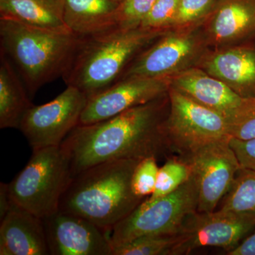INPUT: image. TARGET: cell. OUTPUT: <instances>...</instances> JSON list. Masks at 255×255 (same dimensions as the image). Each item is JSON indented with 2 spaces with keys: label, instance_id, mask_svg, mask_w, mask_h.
I'll return each mask as SVG.
<instances>
[{
  "label": "cell",
  "instance_id": "obj_1",
  "mask_svg": "<svg viewBox=\"0 0 255 255\" xmlns=\"http://www.w3.org/2000/svg\"><path fill=\"white\" fill-rule=\"evenodd\" d=\"M163 96L102 122L75 127L60 145L72 177L107 161L167 156L164 124L168 115H163Z\"/></svg>",
  "mask_w": 255,
  "mask_h": 255
},
{
  "label": "cell",
  "instance_id": "obj_2",
  "mask_svg": "<svg viewBox=\"0 0 255 255\" xmlns=\"http://www.w3.org/2000/svg\"><path fill=\"white\" fill-rule=\"evenodd\" d=\"M140 159L107 161L71 178L58 211L75 215L111 233L144 199L132 192V174Z\"/></svg>",
  "mask_w": 255,
  "mask_h": 255
},
{
  "label": "cell",
  "instance_id": "obj_3",
  "mask_svg": "<svg viewBox=\"0 0 255 255\" xmlns=\"http://www.w3.org/2000/svg\"><path fill=\"white\" fill-rule=\"evenodd\" d=\"M162 34L138 27L83 36L63 80L90 98L120 81L133 60Z\"/></svg>",
  "mask_w": 255,
  "mask_h": 255
},
{
  "label": "cell",
  "instance_id": "obj_4",
  "mask_svg": "<svg viewBox=\"0 0 255 255\" xmlns=\"http://www.w3.org/2000/svg\"><path fill=\"white\" fill-rule=\"evenodd\" d=\"M83 36L45 31L0 18V52L10 60L31 98L46 84L63 78Z\"/></svg>",
  "mask_w": 255,
  "mask_h": 255
},
{
  "label": "cell",
  "instance_id": "obj_5",
  "mask_svg": "<svg viewBox=\"0 0 255 255\" xmlns=\"http://www.w3.org/2000/svg\"><path fill=\"white\" fill-rule=\"evenodd\" d=\"M72 178L70 162L61 146L33 150L24 168L8 184L14 207L44 219L58 211Z\"/></svg>",
  "mask_w": 255,
  "mask_h": 255
},
{
  "label": "cell",
  "instance_id": "obj_6",
  "mask_svg": "<svg viewBox=\"0 0 255 255\" xmlns=\"http://www.w3.org/2000/svg\"><path fill=\"white\" fill-rule=\"evenodd\" d=\"M199 193L194 175L168 195L150 201L147 197L111 231L114 248L147 236H174L189 215L196 212Z\"/></svg>",
  "mask_w": 255,
  "mask_h": 255
},
{
  "label": "cell",
  "instance_id": "obj_7",
  "mask_svg": "<svg viewBox=\"0 0 255 255\" xmlns=\"http://www.w3.org/2000/svg\"><path fill=\"white\" fill-rule=\"evenodd\" d=\"M164 134L169 152L189 159L206 146L231 138L227 119L169 87Z\"/></svg>",
  "mask_w": 255,
  "mask_h": 255
},
{
  "label": "cell",
  "instance_id": "obj_8",
  "mask_svg": "<svg viewBox=\"0 0 255 255\" xmlns=\"http://www.w3.org/2000/svg\"><path fill=\"white\" fill-rule=\"evenodd\" d=\"M255 230V216L228 211H196L184 220L171 255L190 254L199 248H219L229 252L237 248Z\"/></svg>",
  "mask_w": 255,
  "mask_h": 255
},
{
  "label": "cell",
  "instance_id": "obj_9",
  "mask_svg": "<svg viewBox=\"0 0 255 255\" xmlns=\"http://www.w3.org/2000/svg\"><path fill=\"white\" fill-rule=\"evenodd\" d=\"M87 100L85 93L68 86L54 100L32 106L23 115L18 129L33 150L59 146L79 125Z\"/></svg>",
  "mask_w": 255,
  "mask_h": 255
},
{
  "label": "cell",
  "instance_id": "obj_10",
  "mask_svg": "<svg viewBox=\"0 0 255 255\" xmlns=\"http://www.w3.org/2000/svg\"><path fill=\"white\" fill-rule=\"evenodd\" d=\"M230 139L206 146L184 159L190 164L197 184L199 212L216 211L242 167Z\"/></svg>",
  "mask_w": 255,
  "mask_h": 255
},
{
  "label": "cell",
  "instance_id": "obj_11",
  "mask_svg": "<svg viewBox=\"0 0 255 255\" xmlns=\"http://www.w3.org/2000/svg\"><path fill=\"white\" fill-rule=\"evenodd\" d=\"M170 78L133 76L124 78L87 100L79 125L102 122L145 105L168 92Z\"/></svg>",
  "mask_w": 255,
  "mask_h": 255
},
{
  "label": "cell",
  "instance_id": "obj_12",
  "mask_svg": "<svg viewBox=\"0 0 255 255\" xmlns=\"http://www.w3.org/2000/svg\"><path fill=\"white\" fill-rule=\"evenodd\" d=\"M51 255H113L110 233L90 221L58 211L42 219Z\"/></svg>",
  "mask_w": 255,
  "mask_h": 255
},
{
  "label": "cell",
  "instance_id": "obj_13",
  "mask_svg": "<svg viewBox=\"0 0 255 255\" xmlns=\"http://www.w3.org/2000/svg\"><path fill=\"white\" fill-rule=\"evenodd\" d=\"M198 49L196 37L191 33H168L142 52L128 68L122 80L133 76L170 78L185 70Z\"/></svg>",
  "mask_w": 255,
  "mask_h": 255
},
{
  "label": "cell",
  "instance_id": "obj_14",
  "mask_svg": "<svg viewBox=\"0 0 255 255\" xmlns=\"http://www.w3.org/2000/svg\"><path fill=\"white\" fill-rule=\"evenodd\" d=\"M170 87L227 120L246 100L224 82L199 69H186L175 74L170 78Z\"/></svg>",
  "mask_w": 255,
  "mask_h": 255
},
{
  "label": "cell",
  "instance_id": "obj_15",
  "mask_svg": "<svg viewBox=\"0 0 255 255\" xmlns=\"http://www.w3.org/2000/svg\"><path fill=\"white\" fill-rule=\"evenodd\" d=\"M204 68L243 98H255V37L211 55Z\"/></svg>",
  "mask_w": 255,
  "mask_h": 255
},
{
  "label": "cell",
  "instance_id": "obj_16",
  "mask_svg": "<svg viewBox=\"0 0 255 255\" xmlns=\"http://www.w3.org/2000/svg\"><path fill=\"white\" fill-rule=\"evenodd\" d=\"M0 255H50L43 219L13 208L1 219Z\"/></svg>",
  "mask_w": 255,
  "mask_h": 255
},
{
  "label": "cell",
  "instance_id": "obj_17",
  "mask_svg": "<svg viewBox=\"0 0 255 255\" xmlns=\"http://www.w3.org/2000/svg\"><path fill=\"white\" fill-rule=\"evenodd\" d=\"M209 16V36L218 44L255 37V0H219Z\"/></svg>",
  "mask_w": 255,
  "mask_h": 255
},
{
  "label": "cell",
  "instance_id": "obj_18",
  "mask_svg": "<svg viewBox=\"0 0 255 255\" xmlns=\"http://www.w3.org/2000/svg\"><path fill=\"white\" fill-rule=\"evenodd\" d=\"M65 0H0V18L45 31L72 33L64 19Z\"/></svg>",
  "mask_w": 255,
  "mask_h": 255
},
{
  "label": "cell",
  "instance_id": "obj_19",
  "mask_svg": "<svg viewBox=\"0 0 255 255\" xmlns=\"http://www.w3.org/2000/svg\"><path fill=\"white\" fill-rule=\"evenodd\" d=\"M116 0H65L64 19L74 34L89 36L115 28Z\"/></svg>",
  "mask_w": 255,
  "mask_h": 255
},
{
  "label": "cell",
  "instance_id": "obj_20",
  "mask_svg": "<svg viewBox=\"0 0 255 255\" xmlns=\"http://www.w3.org/2000/svg\"><path fill=\"white\" fill-rule=\"evenodd\" d=\"M33 105L21 77L0 52V128H18L23 115Z\"/></svg>",
  "mask_w": 255,
  "mask_h": 255
},
{
  "label": "cell",
  "instance_id": "obj_21",
  "mask_svg": "<svg viewBox=\"0 0 255 255\" xmlns=\"http://www.w3.org/2000/svg\"><path fill=\"white\" fill-rule=\"evenodd\" d=\"M221 211L255 216V171L241 167L221 201Z\"/></svg>",
  "mask_w": 255,
  "mask_h": 255
},
{
  "label": "cell",
  "instance_id": "obj_22",
  "mask_svg": "<svg viewBox=\"0 0 255 255\" xmlns=\"http://www.w3.org/2000/svg\"><path fill=\"white\" fill-rule=\"evenodd\" d=\"M191 174V167L187 161L178 156L168 157L159 167L155 190L147 199L155 200L174 192L190 179Z\"/></svg>",
  "mask_w": 255,
  "mask_h": 255
},
{
  "label": "cell",
  "instance_id": "obj_23",
  "mask_svg": "<svg viewBox=\"0 0 255 255\" xmlns=\"http://www.w3.org/2000/svg\"><path fill=\"white\" fill-rule=\"evenodd\" d=\"M174 236H147L114 248L113 255H171Z\"/></svg>",
  "mask_w": 255,
  "mask_h": 255
},
{
  "label": "cell",
  "instance_id": "obj_24",
  "mask_svg": "<svg viewBox=\"0 0 255 255\" xmlns=\"http://www.w3.org/2000/svg\"><path fill=\"white\" fill-rule=\"evenodd\" d=\"M156 0H122L115 13V28L140 27Z\"/></svg>",
  "mask_w": 255,
  "mask_h": 255
},
{
  "label": "cell",
  "instance_id": "obj_25",
  "mask_svg": "<svg viewBox=\"0 0 255 255\" xmlns=\"http://www.w3.org/2000/svg\"><path fill=\"white\" fill-rule=\"evenodd\" d=\"M155 157L140 159L137 164L131 179L132 192L142 199L152 195L155 190L159 167Z\"/></svg>",
  "mask_w": 255,
  "mask_h": 255
},
{
  "label": "cell",
  "instance_id": "obj_26",
  "mask_svg": "<svg viewBox=\"0 0 255 255\" xmlns=\"http://www.w3.org/2000/svg\"><path fill=\"white\" fill-rule=\"evenodd\" d=\"M227 121L231 137L242 140L255 138V97L246 98L241 108Z\"/></svg>",
  "mask_w": 255,
  "mask_h": 255
},
{
  "label": "cell",
  "instance_id": "obj_27",
  "mask_svg": "<svg viewBox=\"0 0 255 255\" xmlns=\"http://www.w3.org/2000/svg\"><path fill=\"white\" fill-rule=\"evenodd\" d=\"M219 0H179L172 27L184 28L209 16Z\"/></svg>",
  "mask_w": 255,
  "mask_h": 255
},
{
  "label": "cell",
  "instance_id": "obj_28",
  "mask_svg": "<svg viewBox=\"0 0 255 255\" xmlns=\"http://www.w3.org/2000/svg\"><path fill=\"white\" fill-rule=\"evenodd\" d=\"M179 0H156L150 12L144 18L140 27L162 31L172 26L178 9Z\"/></svg>",
  "mask_w": 255,
  "mask_h": 255
},
{
  "label": "cell",
  "instance_id": "obj_29",
  "mask_svg": "<svg viewBox=\"0 0 255 255\" xmlns=\"http://www.w3.org/2000/svg\"><path fill=\"white\" fill-rule=\"evenodd\" d=\"M230 145L237 156L241 167L255 171V138L242 140L231 137Z\"/></svg>",
  "mask_w": 255,
  "mask_h": 255
},
{
  "label": "cell",
  "instance_id": "obj_30",
  "mask_svg": "<svg viewBox=\"0 0 255 255\" xmlns=\"http://www.w3.org/2000/svg\"><path fill=\"white\" fill-rule=\"evenodd\" d=\"M228 255H255V232L247 237L241 244L228 252Z\"/></svg>",
  "mask_w": 255,
  "mask_h": 255
},
{
  "label": "cell",
  "instance_id": "obj_31",
  "mask_svg": "<svg viewBox=\"0 0 255 255\" xmlns=\"http://www.w3.org/2000/svg\"><path fill=\"white\" fill-rule=\"evenodd\" d=\"M14 207L8 192V184L1 183L0 185V218L1 219H2L5 215Z\"/></svg>",
  "mask_w": 255,
  "mask_h": 255
},
{
  "label": "cell",
  "instance_id": "obj_32",
  "mask_svg": "<svg viewBox=\"0 0 255 255\" xmlns=\"http://www.w3.org/2000/svg\"><path fill=\"white\" fill-rule=\"evenodd\" d=\"M116 1H118V2L120 3L121 1H122V0H116Z\"/></svg>",
  "mask_w": 255,
  "mask_h": 255
}]
</instances>
